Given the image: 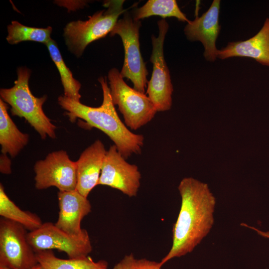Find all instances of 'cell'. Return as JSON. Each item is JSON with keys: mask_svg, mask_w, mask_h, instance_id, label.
<instances>
[{"mask_svg": "<svg viewBox=\"0 0 269 269\" xmlns=\"http://www.w3.org/2000/svg\"><path fill=\"white\" fill-rule=\"evenodd\" d=\"M152 15H158L163 19L174 17L179 21L187 23L190 21L181 11L175 0H149L134 11L133 17L140 20Z\"/></svg>", "mask_w": 269, "mask_h": 269, "instance_id": "19", "label": "cell"}, {"mask_svg": "<svg viewBox=\"0 0 269 269\" xmlns=\"http://www.w3.org/2000/svg\"><path fill=\"white\" fill-rule=\"evenodd\" d=\"M106 152L102 141L97 139L82 152L76 161V189L86 197L98 185Z\"/></svg>", "mask_w": 269, "mask_h": 269, "instance_id": "14", "label": "cell"}, {"mask_svg": "<svg viewBox=\"0 0 269 269\" xmlns=\"http://www.w3.org/2000/svg\"><path fill=\"white\" fill-rule=\"evenodd\" d=\"M7 41L16 44L25 41L40 42L46 44L51 39L52 28L32 27L24 25L17 21H12L7 27Z\"/></svg>", "mask_w": 269, "mask_h": 269, "instance_id": "21", "label": "cell"}, {"mask_svg": "<svg viewBox=\"0 0 269 269\" xmlns=\"http://www.w3.org/2000/svg\"><path fill=\"white\" fill-rule=\"evenodd\" d=\"M38 264L44 269H108L105 260L94 261L90 257L62 259L56 257L52 250L35 252Z\"/></svg>", "mask_w": 269, "mask_h": 269, "instance_id": "17", "label": "cell"}, {"mask_svg": "<svg viewBox=\"0 0 269 269\" xmlns=\"http://www.w3.org/2000/svg\"><path fill=\"white\" fill-rule=\"evenodd\" d=\"M57 196L59 211L55 225L69 234H82L85 229L81 228V221L91 211V205L87 197L76 189L59 191Z\"/></svg>", "mask_w": 269, "mask_h": 269, "instance_id": "13", "label": "cell"}, {"mask_svg": "<svg viewBox=\"0 0 269 269\" xmlns=\"http://www.w3.org/2000/svg\"><path fill=\"white\" fill-rule=\"evenodd\" d=\"M124 2L106 1V8L97 11L88 20L68 23L64 28L63 36L69 50L79 57L89 44L110 33L119 16L127 11L123 7Z\"/></svg>", "mask_w": 269, "mask_h": 269, "instance_id": "4", "label": "cell"}, {"mask_svg": "<svg viewBox=\"0 0 269 269\" xmlns=\"http://www.w3.org/2000/svg\"><path fill=\"white\" fill-rule=\"evenodd\" d=\"M178 190L180 209L172 230V245L160 262L163 266L174 258L192 252L208 234L214 224L216 199L208 184L192 177L183 178Z\"/></svg>", "mask_w": 269, "mask_h": 269, "instance_id": "1", "label": "cell"}, {"mask_svg": "<svg viewBox=\"0 0 269 269\" xmlns=\"http://www.w3.org/2000/svg\"><path fill=\"white\" fill-rule=\"evenodd\" d=\"M0 215L2 218L20 224L30 232L37 229L43 224L36 214L19 208L8 197L1 183L0 184Z\"/></svg>", "mask_w": 269, "mask_h": 269, "instance_id": "18", "label": "cell"}, {"mask_svg": "<svg viewBox=\"0 0 269 269\" xmlns=\"http://www.w3.org/2000/svg\"><path fill=\"white\" fill-rule=\"evenodd\" d=\"M141 26L140 20L134 19L127 10L110 34L112 36L119 35L123 44L125 57L120 71L121 76L130 80L134 89L144 93L148 72L140 51L139 30Z\"/></svg>", "mask_w": 269, "mask_h": 269, "instance_id": "6", "label": "cell"}, {"mask_svg": "<svg viewBox=\"0 0 269 269\" xmlns=\"http://www.w3.org/2000/svg\"><path fill=\"white\" fill-rule=\"evenodd\" d=\"M140 179L137 166L128 162L115 144L110 146L107 150L98 185L109 186L132 197L137 195Z\"/></svg>", "mask_w": 269, "mask_h": 269, "instance_id": "11", "label": "cell"}, {"mask_svg": "<svg viewBox=\"0 0 269 269\" xmlns=\"http://www.w3.org/2000/svg\"><path fill=\"white\" fill-rule=\"evenodd\" d=\"M233 57L252 58L269 67V17L266 19L261 29L252 37L244 41L230 42L218 51L217 58L220 59Z\"/></svg>", "mask_w": 269, "mask_h": 269, "instance_id": "15", "label": "cell"}, {"mask_svg": "<svg viewBox=\"0 0 269 269\" xmlns=\"http://www.w3.org/2000/svg\"><path fill=\"white\" fill-rule=\"evenodd\" d=\"M220 0H214L208 9L201 16L196 17L185 26L184 31L191 41H199L204 47V56L206 60L214 62L217 58L218 50L216 46L219 34Z\"/></svg>", "mask_w": 269, "mask_h": 269, "instance_id": "12", "label": "cell"}, {"mask_svg": "<svg viewBox=\"0 0 269 269\" xmlns=\"http://www.w3.org/2000/svg\"><path fill=\"white\" fill-rule=\"evenodd\" d=\"M98 80L103 97L99 107L88 106L64 95L58 98V104L66 111L65 114L71 122L80 119L89 127L104 133L125 158L133 154H140L144 143L143 135L133 133L121 120L112 100L107 77H100Z\"/></svg>", "mask_w": 269, "mask_h": 269, "instance_id": "2", "label": "cell"}, {"mask_svg": "<svg viewBox=\"0 0 269 269\" xmlns=\"http://www.w3.org/2000/svg\"><path fill=\"white\" fill-rule=\"evenodd\" d=\"M158 35L151 36L152 53L150 61L153 64L151 79L147 83L146 94L157 112L170 109L173 86L169 70L164 59L163 44L169 25L165 19L157 21Z\"/></svg>", "mask_w": 269, "mask_h": 269, "instance_id": "7", "label": "cell"}, {"mask_svg": "<svg viewBox=\"0 0 269 269\" xmlns=\"http://www.w3.org/2000/svg\"><path fill=\"white\" fill-rule=\"evenodd\" d=\"M35 186L42 190L54 186L59 191L76 189L77 171L76 161L70 159L63 150L53 151L34 165Z\"/></svg>", "mask_w": 269, "mask_h": 269, "instance_id": "10", "label": "cell"}, {"mask_svg": "<svg viewBox=\"0 0 269 269\" xmlns=\"http://www.w3.org/2000/svg\"><path fill=\"white\" fill-rule=\"evenodd\" d=\"M0 171L4 174H9L11 172V160L6 154L1 153L0 154Z\"/></svg>", "mask_w": 269, "mask_h": 269, "instance_id": "23", "label": "cell"}, {"mask_svg": "<svg viewBox=\"0 0 269 269\" xmlns=\"http://www.w3.org/2000/svg\"><path fill=\"white\" fill-rule=\"evenodd\" d=\"M0 269H9L6 268L0 267ZM30 269H44L39 264H37L36 265L31 268Z\"/></svg>", "mask_w": 269, "mask_h": 269, "instance_id": "25", "label": "cell"}, {"mask_svg": "<svg viewBox=\"0 0 269 269\" xmlns=\"http://www.w3.org/2000/svg\"><path fill=\"white\" fill-rule=\"evenodd\" d=\"M160 262L146 259H136L131 254L126 255L112 269H161Z\"/></svg>", "mask_w": 269, "mask_h": 269, "instance_id": "22", "label": "cell"}, {"mask_svg": "<svg viewBox=\"0 0 269 269\" xmlns=\"http://www.w3.org/2000/svg\"><path fill=\"white\" fill-rule=\"evenodd\" d=\"M50 57L59 73L64 89V96L80 101V83L73 76L70 70L65 63L56 42L51 39L46 44Z\"/></svg>", "mask_w": 269, "mask_h": 269, "instance_id": "20", "label": "cell"}, {"mask_svg": "<svg viewBox=\"0 0 269 269\" xmlns=\"http://www.w3.org/2000/svg\"><path fill=\"white\" fill-rule=\"evenodd\" d=\"M31 70L26 67H19L17 70V79L10 88L0 90V99L11 107L12 116L24 118L39 134L42 139L48 136L56 137V126L45 115L43 105L47 96L36 97L29 87Z\"/></svg>", "mask_w": 269, "mask_h": 269, "instance_id": "3", "label": "cell"}, {"mask_svg": "<svg viewBox=\"0 0 269 269\" xmlns=\"http://www.w3.org/2000/svg\"><path fill=\"white\" fill-rule=\"evenodd\" d=\"M241 225H243V226H245L246 227H247L248 228H249L250 229H252L255 231H256L258 234L263 237H265V238H268V239H269V231H267V232H263L260 230H259L258 229H257L256 228H255L254 227H252V226H249L245 223H242L241 224Z\"/></svg>", "mask_w": 269, "mask_h": 269, "instance_id": "24", "label": "cell"}, {"mask_svg": "<svg viewBox=\"0 0 269 269\" xmlns=\"http://www.w3.org/2000/svg\"><path fill=\"white\" fill-rule=\"evenodd\" d=\"M108 78L112 102L118 106L127 127L136 130L153 119L157 111L146 94L127 85L116 68L109 70Z\"/></svg>", "mask_w": 269, "mask_h": 269, "instance_id": "5", "label": "cell"}, {"mask_svg": "<svg viewBox=\"0 0 269 269\" xmlns=\"http://www.w3.org/2000/svg\"><path fill=\"white\" fill-rule=\"evenodd\" d=\"M7 105L0 99V144L1 152L15 157L27 145L29 135L17 128L7 112Z\"/></svg>", "mask_w": 269, "mask_h": 269, "instance_id": "16", "label": "cell"}, {"mask_svg": "<svg viewBox=\"0 0 269 269\" xmlns=\"http://www.w3.org/2000/svg\"><path fill=\"white\" fill-rule=\"evenodd\" d=\"M27 238L35 252L56 249L65 252L69 259L86 257L92 250L86 230L80 235H72L51 222L43 223L39 228L28 233Z\"/></svg>", "mask_w": 269, "mask_h": 269, "instance_id": "8", "label": "cell"}, {"mask_svg": "<svg viewBox=\"0 0 269 269\" xmlns=\"http://www.w3.org/2000/svg\"><path fill=\"white\" fill-rule=\"evenodd\" d=\"M25 228L1 218L0 220V267L30 269L38 264L29 245Z\"/></svg>", "mask_w": 269, "mask_h": 269, "instance_id": "9", "label": "cell"}]
</instances>
